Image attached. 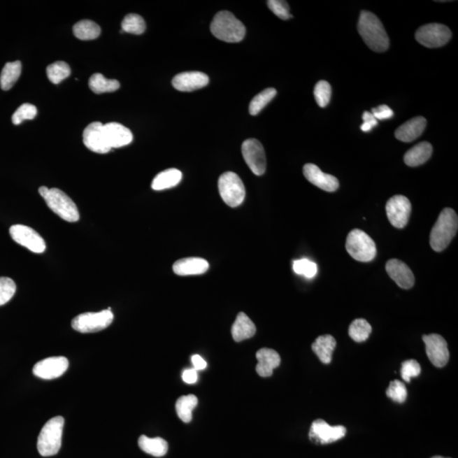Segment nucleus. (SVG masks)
Instances as JSON below:
<instances>
[{"label":"nucleus","mask_w":458,"mask_h":458,"mask_svg":"<svg viewBox=\"0 0 458 458\" xmlns=\"http://www.w3.org/2000/svg\"><path fill=\"white\" fill-rule=\"evenodd\" d=\"M358 33L372 50L385 52L389 49V37L383 24L371 12L362 11L358 22Z\"/></svg>","instance_id":"f257e3e1"},{"label":"nucleus","mask_w":458,"mask_h":458,"mask_svg":"<svg viewBox=\"0 0 458 458\" xmlns=\"http://www.w3.org/2000/svg\"><path fill=\"white\" fill-rule=\"evenodd\" d=\"M458 218L455 210L445 208L440 214L430 234V245L435 252H441L452 242L457 232Z\"/></svg>","instance_id":"f03ea898"},{"label":"nucleus","mask_w":458,"mask_h":458,"mask_svg":"<svg viewBox=\"0 0 458 458\" xmlns=\"http://www.w3.org/2000/svg\"><path fill=\"white\" fill-rule=\"evenodd\" d=\"M210 31L219 39L227 43H238L244 39L245 27L229 11L222 10L215 15Z\"/></svg>","instance_id":"7ed1b4c3"},{"label":"nucleus","mask_w":458,"mask_h":458,"mask_svg":"<svg viewBox=\"0 0 458 458\" xmlns=\"http://www.w3.org/2000/svg\"><path fill=\"white\" fill-rule=\"evenodd\" d=\"M39 194L45 199L49 208L58 216L69 222H75L79 220L78 209L74 201L61 189L57 188L49 189L42 186L38 189Z\"/></svg>","instance_id":"20e7f679"},{"label":"nucleus","mask_w":458,"mask_h":458,"mask_svg":"<svg viewBox=\"0 0 458 458\" xmlns=\"http://www.w3.org/2000/svg\"><path fill=\"white\" fill-rule=\"evenodd\" d=\"M65 420L61 416L51 418L43 425L38 438V451L43 457L57 455L62 448Z\"/></svg>","instance_id":"39448f33"},{"label":"nucleus","mask_w":458,"mask_h":458,"mask_svg":"<svg viewBox=\"0 0 458 458\" xmlns=\"http://www.w3.org/2000/svg\"><path fill=\"white\" fill-rule=\"evenodd\" d=\"M345 248L350 257L362 262L373 261L377 254L373 238L360 229H354L348 234Z\"/></svg>","instance_id":"423d86ee"},{"label":"nucleus","mask_w":458,"mask_h":458,"mask_svg":"<svg viewBox=\"0 0 458 458\" xmlns=\"http://www.w3.org/2000/svg\"><path fill=\"white\" fill-rule=\"evenodd\" d=\"M218 189L222 200L230 207L241 206L245 200V185L236 173L222 174L218 180Z\"/></svg>","instance_id":"0eeeda50"},{"label":"nucleus","mask_w":458,"mask_h":458,"mask_svg":"<svg viewBox=\"0 0 458 458\" xmlns=\"http://www.w3.org/2000/svg\"><path fill=\"white\" fill-rule=\"evenodd\" d=\"M111 310H103L99 313H86L73 318L71 326L76 331L83 334L95 333L108 328L113 322Z\"/></svg>","instance_id":"6e6552de"},{"label":"nucleus","mask_w":458,"mask_h":458,"mask_svg":"<svg viewBox=\"0 0 458 458\" xmlns=\"http://www.w3.org/2000/svg\"><path fill=\"white\" fill-rule=\"evenodd\" d=\"M415 37L420 45L433 49L447 45L452 38V31L442 24L431 23L421 27Z\"/></svg>","instance_id":"1a4fd4ad"},{"label":"nucleus","mask_w":458,"mask_h":458,"mask_svg":"<svg viewBox=\"0 0 458 458\" xmlns=\"http://www.w3.org/2000/svg\"><path fill=\"white\" fill-rule=\"evenodd\" d=\"M242 155L246 164L257 176L266 172V160L264 146L256 138H249L243 143Z\"/></svg>","instance_id":"9d476101"},{"label":"nucleus","mask_w":458,"mask_h":458,"mask_svg":"<svg viewBox=\"0 0 458 458\" xmlns=\"http://www.w3.org/2000/svg\"><path fill=\"white\" fill-rule=\"evenodd\" d=\"M10 234L15 242L26 247L31 252L41 254L45 252V240L30 227L21 224L11 226Z\"/></svg>","instance_id":"9b49d317"},{"label":"nucleus","mask_w":458,"mask_h":458,"mask_svg":"<svg viewBox=\"0 0 458 458\" xmlns=\"http://www.w3.org/2000/svg\"><path fill=\"white\" fill-rule=\"evenodd\" d=\"M411 212V202L403 195H395L386 204L389 221L396 229H403L407 226Z\"/></svg>","instance_id":"f8f14e48"},{"label":"nucleus","mask_w":458,"mask_h":458,"mask_svg":"<svg viewBox=\"0 0 458 458\" xmlns=\"http://www.w3.org/2000/svg\"><path fill=\"white\" fill-rule=\"evenodd\" d=\"M345 435L346 429L344 426H331L322 420L314 421L309 433L310 441L322 445L333 443Z\"/></svg>","instance_id":"ddd939ff"},{"label":"nucleus","mask_w":458,"mask_h":458,"mask_svg":"<svg viewBox=\"0 0 458 458\" xmlns=\"http://www.w3.org/2000/svg\"><path fill=\"white\" fill-rule=\"evenodd\" d=\"M426 354L430 362L437 368H443L448 364L450 358L448 345L445 338L440 334H432L424 336Z\"/></svg>","instance_id":"4468645a"},{"label":"nucleus","mask_w":458,"mask_h":458,"mask_svg":"<svg viewBox=\"0 0 458 458\" xmlns=\"http://www.w3.org/2000/svg\"><path fill=\"white\" fill-rule=\"evenodd\" d=\"M69 366V362L66 357H48L36 364L33 372L36 377L43 380H54L62 376Z\"/></svg>","instance_id":"2eb2a0df"},{"label":"nucleus","mask_w":458,"mask_h":458,"mask_svg":"<svg viewBox=\"0 0 458 458\" xmlns=\"http://www.w3.org/2000/svg\"><path fill=\"white\" fill-rule=\"evenodd\" d=\"M83 143L95 153L106 154L111 150L101 122H92L83 131Z\"/></svg>","instance_id":"dca6fc26"},{"label":"nucleus","mask_w":458,"mask_h":458,"mask_svg":"<svg viewBox=\"0 0 458 458\" xmlns=\"http://www.w3.org/2000/svg\"><path fill=\"white\" fill-rule=\"evenodd\" d=\"M209 83V77L201 71H186L173 79L174 89L181 92H192L202 89Z\"/></svg>","instance_id":"f3484780"},{"label":"nucleus","mask_w":458,"mask_h":458,"mask_svg":"<svg viewBox=\"0 0 458 458\" xmlns=\"http://www.w3.org/2000/svg\"><path fill=\"white\" fill-rule=\"evenodd\" d=\"M303 173L310 183L327 192H334L340 185L336 177L322 173L320 167L314 164L305 165Z\"/></svg>","instance_id":"a211bd4d"},{"label":"nucleus","mask_w":458,"mask_h":458,"mask_svg":"<svg viewBox=\"0 0 458 458\" xmlns=\"http://www.w3.org/2000/svg\"><path fill=\"white\" fill-rule=\"evenodd\" d=\"M386 272L389 277L396 282V285L402 289H411L415 282V278L409 269V266L403 262L392 259L387 262L385 266Z\"/></svg>","instance_id":"6ab92c4d"},{"label":"nucleus","mask_w":458,"mask_h":458,"mask_svg":"<svg viewBox=\"0 0 458 458\" xmlns=\"http://www.w3.org/2000/svg\"><path fill=\"white\" fill-rule=\"evenodd\" d=\"M103 130L111 150L129 145L133 141L132 132L120 123H107L103 125Z\"/></svg>","instance_id":"aec40b11"},{"label":"nucleus","mask_w":458,"mask_h":458,"mask_svg":"<svg viewBox=\"0 0 458 458\" xmlns=\"http://www.w3.org/2000/svg\"><path fill=\"white\" fill-rule=\"evenodd\" d=\"M257 372L261 377L268 378L273 375V370L280 365V356L276 350L262 348L257 352Z\"/></svg>","instance_id":"412c9836"},{"label":"nucleus","mask_w":458,"mask_h":458,"mask_svg":"<svg viewBox=\"0 0 458 458\" xmlns=\"http://www.w3.org/2000/svg\"><path fill=\"white\" fill-rule=\"evenodd\" d=\"M208 262L203 258L189 257L181 259L173 264V272L179 276H189V275H200L209 269Z\"/></svg>","instance_id":"4be33fe9"},{"label":"nucleus","mask_w":458,"mask_h":458,"mask_svg":"<svg viewBox=\"0 0 458 458\" xmlns=\"http://www.w3.org/2000/svg\"><path fill=\"white\" fill-rule=\"evenodd\" d=\"M427 121L423 117H417L405 122L396 131V138L398 141L409 143L415 141L423 134Z\"/></svg>","instance_id":"5701e85b"},{"label":"nucleus","mask_w":458,"mask_h":458,"mask_svg":"<svg viewBox=\"0 0 458 458\" xmlns=\"http://www.w3.org/2000/svg\"><path fill=\"white\" fill-rule=\"evenodd\" d=\"M256 332L257 328L252 320L244 313H238L232 327L234 340L236 342L247 340L253 337Z\"/></svg>","instance_id":"b1692460"},{"label":"nucleus","mask_w":458,"mask_h":458,"mask_svg":"<svg viewBox=\"0 0 458 458\" xmlns=\"http://www.w3.org/2000/svg\"><path fill=\"white\" fill-rule=\"evenodd\" d=\"M432 153V145L428 142H422L405 154L404 162L408 166L412 167L423 165L431 157Z\"/></svg>","instance_id":"393cba45"},{"label":"nucleus","mask_w":458,"mask_h":458,"mask_svg":"<svg viewBox=\"0 0 458 458\" xmlns=\"http://www.w3.org/2000/svg\"><path fill=\"white\" fill-rule=\"evenodd\" d=\"M336 346V338L329 334H326L317 338L312 345V349L322 364H329L332 361V354Z\"/></svg>","instance_id":"a878e982"},{"label":"nucleus","mask_w":458,"mask_h":458,"mask_svg":"<svg viewBox=\"0 0 458 458\" xmlns=\"http://www.w3.org/2000/svg\"><path fill=\"white\" fill-rule=\"evenodd\" d=\"M138 447L143 452L157 457L165 456L169 451V444L160 437L142 436L138 439Z\"/></svg>","instance_id":"bb28decb"},{"label":"nucleus","mask_w":458,"mask_h":458,"mask_svg":"<svg viewBox=\"0 0 458 458\" xmlns=\"http://www.w3.org/2000/svg\"><path fill=\"white\" fill-rule=\"evenodd\" d=\"M183 174L180 171L176 169H170L159 173L157 177L153 179L152 189L154 190H164L173 188L177 186L181 182Z\"/></svg>","instance_id":"cd10ccee"},{"label":"nucleus","mask_w":458,"mask_h":458,"mask_svg":"<svg viewBox=\"0 0 458 458\" xmlns=\"http://www.w3.org/2000/svg\"><path fill=\"white\" fill-rule=\"evenodd\" d=\"M101 33V27L90 20H83V21L76 23L73 27L75 37L80 41H93V39L99 38Z\"/></svg>","instance_id":"c85d7f7f"},{"label":"nucleus","mask_w":458,"mask_h":458,"mask_svg":"<svg viewBox=\"0 0 458 458\" xmlns=\"http://www.w3.org/2000/svg\"><path fill=\"white\" fill-rule=\"evenodd\" d=\"M22 73V63L20 62H8L3 66L0 76V86L3 90H10L17 82Z\"/></svg>","instance_id":"c756f323"},{"label":"nucleus","mask_w":458,"mask_h":458,"mask_svg":"<svg viewBox=\"0 0 458 458\" xmlns=\"http://www.w3.org/2000/svg\"><path fill=\"white\" fill-rule=\"evenodd\" d=\"M89 85L95 94L110 93L120 89V83L115 79H107L101 73L92 76Z\"/></svg>","instance_id":"7c9ffc66"},{"label":"nucleus","mask_w":458,"mask_h":458,"mask_svg":"<svg viewBox=\"0 0 458 458\" xmlns=\"http://www.w3.org/2000/svg\"><path fill=\"white\" fill-rule=\"evenodd\" d=\"M198 404L197 397L194 395L183 396L179 398L176 403L178 416L185 423L192 420L193 410Z\"/></svg>","instance_id":"2f4dec72"},{"label":"nucleus","mask_w":458,"mask_h":458,"mask_svg":"<svg viewBox=\"0 0 458 458\" xmlns=\"http://www.w3.org/2000/svg\"><path fill=\"white\" fill-rule=\"evenodd\" d=\"M372 333V327L369 322L362 318L354 320L349 328V336L354 341L364 342L368 340Z\"/></svg>","instance_id":"473e14b6"},{"label":"nucleus","mask_w":458,"mask_h":458,"mask_svg":"<svg viewBox=\"0 0 458 458\" xmlns=\"http://www.w3.org/2000/svg\"><path fill=\"white\" fill-rule=\"evenodd\" d=\"M276 94L277 90L273 89V87L262 91L260 94L253 98L250 103L249 110L250 115H257L260 113L266 105L273 101Z\"/></svg>","instance_id":"72a5a7b5"},{"label":"nucleus","mask_w":458,"mask_h":458,"mask_svg":"<svg viewBox=\"0 0 458 458\" xmlns=\"http://www.w3.org/2000/svg\"><path fill=\"white\" fill-rule=\"evenodd\" d=\"M48 78L54 85H59L71 75V71L69 64L57 62L50 64L46 69Z\"/></svg>","instance_id":"f704fd0d"},{"label":"nucleus","mask_w":458,"mask_h":458,"mask_svg":"<svg viewBox=\"0 0 458 458\" xmlns=\"http://www.w3.org/2000/svg\"><path fill=\"white\" fill-rule=\"evenodd\" d=\"M146 29L145 20L137 14H129L126 15L122 22V31L123 33H129L135 35L143 34Z\"/></svg>","instance_id":"c9c22d12"},{"label":"nucleus","mask_w":458,"mask_h":458,"mask_svg":"<svg viewBox=\"0 0 458 458\" xmlns=\"http://www.w3.org/2000/svg\"><path fill=\"white\" fill-rule=\"evenodd\" d=\"M294 272L308 278H313L317 273V265L315 262L303 258L293 262Z\"/></svg>","instance_id":"e433bc0d"},{"label":"nucleus","mask_w":458,"mask_h":458,"mask_svg":"<svg viewBox=\"0 0 458 458\" xmlns=\"http://www.w3.org/2000/svg\"><path fill=\"white\" fill-rule=\"evenodd\" d=\"M38 110L31 103H23L12 115V122L15 125L21 124L25 120H33L37 115Z\"/></svg>","instance_id":"4c0bfd02"},{"label":"nucleus","mask_w":458,"mask_h":458,"mask_svg":"<svg viewBox=\"0 0 458 458\" xmlns=\"http://www.w3.org/2000/svg\"><path fill=\"white\" fill-rule=\"evenodd\" d=\"M331 86L327 81L318 82L314 89V96H315L317 105L324 108L329 105L331 99Z\"/></svg>","instance_id":"58836bf2"},{"label":"nucleus","mask_w":458,"mask_h":458,"mask_svg":"<svg viewBox=\"0 0 458 458\" xmlns=\"http://www.w3.org/2000/svg\"><path fill=\"white\" fill-rule=\"evenodd\" d=\"M386 396L398 403H403L407 400L408 389L402 382L394 380L390 382L389 388L386 390Z\"/></svg>","instance_id":"ea45409f"},{"label":"nucleus","mask_w":458,"mask_h":458,"mask_svg":"<svg viewBox=\"0 0 458 458\" xmlns=\"http://www.w3.org/2000/svg\"><path fill=\"white\" fill-rule=\"evenodd\" d=\"M17 290V285L13 280L10 278H0V306H3L10 301L14 296Z\"/></svg>","instance_id":"a19ab883"},{"label":"nucleus","mask_w":458,"mask_h":458,"mask_svg":"<svg viewBox=\"0 0 458 458\" xmlns=\"http://www.w3.org/2000/svg\"><path fill=\"white\" fill-rule=\"evenodd\" d=\"M421 373V366L416 360L411 359L402 362L401 374L406 382L411 381L412 378H415Z\"/></svg>","instance_id":"79ce46f5"},{"label":"nucleus","mask_w":458,"mask_h":458,"mask_svg":"<svg viewBox=\"0 0 458 458\" xmlns=\"http://www.w3.org/2000/svg\"><path fill=\"white\" fill-rule=\"evenodd\" d=\"M269 9L273 12L278 17L282 20H288L292 17L289 13V6L288 3L282 0H269L268 1Z\"/></svg>","instance_id":"37998d69"},{"label":"nucleus","mask_w":458,"mask_h":458,"mask_svg":"<svg viewBox=\"0 0 458 458\" xmlns=\"http://www.w3.org/2000/svg\"><path fill=\"white\" fill-rule=\"evenodd\" d=\"M372 114L376 118L377 121L386 120V119H390L394 117V111L386 105H382L377 107V108H373L372 110Z\"/></svg>","instance_id":"c03bdc74"},{"label":"nucleus","mask_w":458,"mask_h":458,"mask_svg":"<svg viewBox=\"0 0 458 458\" xmlns=\"http://www.w3.org/2000/svg\"><path fill=\"white\" fill-rule=\"evenodd\" d=\"M362 120H364V123L361 126L362 132L368 133L373 127L378 125L376 118L373 117L371 113H368V111H365L364 115H362Z\"/></svg>","instance_id":"a18cd8bd"},{"label":"nucleus","mask_w":458,"mask_h":458,"mask_svg":"<svg viewBox=\"0 0 458 458\" xmlns=\"http://www.w3.org/2000/svg\"><path fill=\"white\" fill-rule=\"evenodd\" d=\"M198 374L194 368L187 369L183 373V380L187 384L192 385L196 383Z\"/></svg>","instance_id":"49530a36"},{"label":"nucleus","mask_w":458,"mask_h":458,"mask_svg":"<svg viewBox=\"0 0 458 458\" xmlns=\"http://www.w3.org/2000/svg\"><path fill=\"white\" fill-rule=\"evenodd\" d=\"M191 361H192L194 368L196 370V371H200V370H203L206 368V362L203 359L201 356L194 355L192 358H191Z\"/></svg>","instance_id":"de8ad7c7"},{"label":"nucleus","mask_w":458,"mask_h":458,"mask_svg":"<svg viewBox=\"0 0 458 458\" xmlns=\"http://www.w3.org/2000/svg\"><path fill=\"white\" fill-rule=\"evenodd\" d=\"M431 458H451V457H441V456H435V457H433Z\"/></svg>","instance_id":"09e8293b"}]
</instances>
